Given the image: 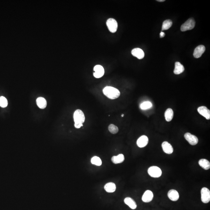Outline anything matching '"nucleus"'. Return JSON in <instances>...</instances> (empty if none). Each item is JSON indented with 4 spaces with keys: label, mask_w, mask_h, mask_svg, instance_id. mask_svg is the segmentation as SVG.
I'll list each match as a JSON object with an SVG mask.
<instances>
[{
    "label": "nucleus",
    "mask_w": 210,
    "mask_h": 210,
    "mask_svg": "<svg viewBox=\"0 0 210 210\" xmlns=\"http://www.w3.org/2000/svg\"><path fill=\"white\" fill-rule=\"evenodd\" d=\"M104 94L107 97L111 99H117L120 95L119 90L112 86H106L103 90Z\"/></svg>",
    "instance_id": "obj_1"
},
{
    "label": "nucleus",
    "mask_w": 210,
    "mask_h": 210,
    "mask_svg": "<svg viewBox=\"0 0 210 210\" xmlns=\"http://www.w3.org/2000/svg\"><path fill=\"white\" fill-rule=\"evenodd\" d=\"M75 124H82L85 122V117L84 113L80 109H78L74 114Z\"/></svg>",
    "instance_id": "obj_2"
},
{
    "label": "nucleus",
    "mask_w": 210,
    "mask_h": 210,
    "mask_svg": "<svg viewBox=\"0 0 210 210\" xmlns=\"http://www.w3.org/2000/svg\"><path fill=\"white\" fill-rule=\"evenodd\" d=\"M195 25V22L193 18H190L182 25L181 27V31L182 32H185L192 30L194 28Z\"/></svg>",
    "instance_id": "obj_3"
},
{
    "label": "nucleus",
    "mask_w": 210,
    "mask_h": 210,
    "mask_svg": "<svg viewBox=\"0 0 210 210\" xmlns=\"http://www.w3.org/2000/svg\"><path fill=\"white\" fill-rule=\"evenodd\" d=\"M147 172L150 176L154 178H158L162 174L161 169L157 166H152L150 167Z\"/></svg>",
    "instance_id": "obj_4"
},
{
    "label": "nucleus",
    "mask_w": 210,
    "mask_h": 210,
    "mask_svg": "<svg viewBox=\"0 0 210 210\" xmlns=\"http://www.w3.org/2000/svg\"><path fill=\"white\" fill-rule=\"evenodd\" d=\"M106 25L108 29L112 33H115L117 31L118 24L117 21L113 18H109L107 20Z\"/></svg>",
    "instance_id": "obj_5"
},
{
    "label": "nucleus",
    "mask_w": 210,
    "mask_h": 210,
    "mask_svg": "<svg viewBox=\"0 0 210 210\" xmlns=\"http://www.w3.org/2000/svg\"><path fill=\"white\" fill-rule=\"evenodd\" d=\"M201 200L205 204H207L210 201V191L207 188L204 187L201 191Z\"/></svg>",
    "instance_id": "obj_6"
},
{
    "label": "nucleus",
    "mask_w": 210,
    "mask_h": 210,
    "mask_svg": "<svg viewBox=\"0 0 210 210\" xmlns=\"http://www.w3.org/2000/svg\"><path fill=\"white\" fill-rule=\"evenodd\" d=\"M184 138L189 144L192 146H194L198 144V139L196 136L191 134L190 133H186L184 135Z\"/></svg>",
    "instance_id": "obj_7"
},
{
    "label": "nucleus",
    "mask_w": 210,
    "mask_h": 210,
    "mask_svg": "<svg viewBox=\"0 0 210 210\" xmlns=\"http://www.w3.org/2000/svg\"><path fill=\"white\" fill-rule=\"evenodd\" d=\"M95 72L93 76L97 78H99L102 77L104 74V69L102 66L97 65L94 67Z\"/></svg>",
    "instance_id": "obj_8"
},
{
    "label": "nucleus",
    "mask_w": 210,
    "mask_h": 210,
    "mask_svg": "<svg viewBox=\"0 0 210 210\" xmlns=\"http://www.w3.org/2000/svg\"><path fill=\"white\" fill-rule=\"evenodd\" d=\"M198 111L200 115L205 117L207 120L210 119V111L205 106H201L198 108Z\"/></svg>",
    "instance_id": "obj_9"
},
{
    "label": "nucleus",
    "mask_w": 210,
    "mask_h": 210,
    "mask_svg": "<svg viewBox=\"0 0 210 210\" xmlns=\"http://www.w3.org/2000/svg\"><path fill=\"white\" fill-rule=\"evenodd\" d=\"M149 139L147 136H142L140 137L137 141V144L138 147L142 148L147 146L148 143Z\"/></svg>",
    "instance_id": "obj_10"
},
{
    "label": "nucleus",
    "mask_w": 210,
    "mask_h": 210,
    "mask_svg": "<svg viewBox=\"0 0 210 210\" xmlns=\"http://www.w3.org/2000/svg\"><path fill=\"white\" fill-rule=\"evenodd\" d=\"M153 198V192L150 190H147L145 191L143 195L142 198L143 201L145 203L150 202L152 201Z\"/></svg>",
    "instance_id": "obj_11"
},
{
    "label": "nucleus",
    "mask_w": 210,
    "mask_h": 210,
    "mask_svg": "<svg viewBox=\"0 0 210 210\" xmlns=\"http://www.w3.org/2000/svg\"><path fill=\"white\" fill-rule=\"evenodd\" d=\"M205 50V48L204 45H199L195 49L193 53V56L195 58H199L202 56V55Z\"/></svg>",
    "instance_id": "obj_12"
},
{
    "label": "nucleus",
    "mask_w": 210,
    "mask_h": 210,
    "mask_svg": "<svg viewBox=\"0 0 210 210\" xmlns=\"http://www.w3.org/2000/svg\"><path fill=\"white\" fill-rule=\"evenodd\" d=\"M131 53L134 56L139 59L143 58L145 56V53L143 51L139 48H134L131 51Z\"/></svg>",
    "instance_id": "obj_13"
},
{
    "label": "nucleus",
    "mask_w": 210,
    "mask_h": 210,
    "mask_svg": "<svg viewBox=\"0 0 210 210\" xmlns=\"http://www.w3.org/2000/svg\"><path fill=\"white\" fill-rule=\"evenodd\" d=\"M162 146L163 150L165 153H167V154H171L172 153L174 149L172 146L167 141L163 142L162 143Z\"/></svg>",
    "instance_id": "obj_14"
},
{
    "label": "nucleus",
    "mask_w": 210,
    "mask_h": 210,
    "mask_svg": "<svg viewBox=\"0 0 210 210\" xmlns=\"http://www.w3.org/2000/svg\"><path fill=\"white\" fill-rule=\"evenodd\" d=\"M168 197L172 201H176L179 198V194L176 190H171L168 193Z\"/></svg>",
    "instance_id": "obj_15"
},
{
    "label": "nucleus",
    "mask_w": 210,
    "mask_h": 210,
    "mask_svg": "<svg viewBox=\"0 0 210 210\" xmlns=\"http://www.w3.org/2000/svg\"><path fill=\"white\" fill-rule=\"evenodd\" d=\"M184 71V66L182 65L179 62H176L175 64L174 73L175 74H179L183 73Z\"/></svg>",
    "instance_id": "obj_16"
},
{
    "label": "nucleus",
    "mask_w": 210,
    "mask_h": 210,
    "mask_svg": "<svg viewBox=\"0 0 210 210\" xmlns=\"http://www.w3.org/2000/svg\"><path fill=\"white\" fill-rule=\"evenodd\" d=\"M124 202L132 209H135L137 207L135 201L130 197H127L124 199Z\"/></svg>",
    "instance_id": "obj_17"
},
{
    "label": "nucleus",
    "mask_w": 210,
    "mask_h": 210,
    "mask_svg": "<svg viewBox=\"0 0 210 210\" xmlns=\"http://www.w3.org/2000/svg\"><path fill=\"white\" fill-rule=\"evenodd\" d=\"M36 103L40 109H45L47 106V100L45 98L42 97H40L37 99Z\"/></svg>",
    "instance_id": "obj_18"
},
{
    "label": "nucleus",
    "mask_w": 210,
    "mask_h": 210,
    "mask_svg": "<svg viewBox=\"0 0 210 210\" xmlns=\"http://www.w3.org/2000/svg\"><path fill=\"white\" fill-rule=\"evenodd\" d=\"M104 189L107 192L111 193L116 191V186L114 183H107L104 186Z\"/></svg>",
    "instance_id": "obj_19"
},
{
    "label": "nucleus",
    "mask_w": 210,
    "mask_h": 210,
    "mask_svg": "<svg viewBox=\"0 0 210 210\" xmlns=\"http://www.w3.org/2000/svg\"><path fill=\"white\" fill-rule=\"evenodd\" d=\"M124 156L122 154H119L116 156H113L111 158L112 161L116 164L122 163L124 161Z\"/></svg>",
    "instance_id": "obj_20"
},
{
    "label": "nucleus",
    "mask_w": 210,
    "mask_h": 210,
    "mask_svg": "<svg viewBox=\"0 0 210 210\" xmlns=\"http://www.w3.org/2000/svg\"><path fill=\"white\" fill-rule=\"evenodd\" d=\"M200 166L205 170H208L210 168V163L208 160L205 159H200L198 161Z\"/></svg>",
    "instance_id": "obj_21"
},
{
    "label": "nucleus",
    "mask_w": 210,
    "mask_h": 210,
    "mask_svg": "<svg viewBox=\"0 0 210 210\" xmlns=\"http://www.w3.org/2000/svg\"><path fill=\"white\" fill-rule=\"evenodd\" d=\"M165 117L166 120L169 122L172 120L174 117V112L171 108H168L165 113Z\"/></svg>",
    "instance_id": "obj_22"
},
{
    "label": "nucleus",
    "mask_w": 210,
    "mask_h": 210,
    "mask_svg": "<svg viewBox=\"0 0 210 210\" xmlns=\"http://www.w3.org/2000/svg\"><path fill=\"white\" fill-rule=\"evenodd\" d=\"M172 22L170 19H167L164 21L162 26V31L168 30L171 27Z\"/></svg>",
    "instance_id": "obj_23"
},
{
    "label": "nucleus",
    "mask_w": 210,
    "mask_h": 210,
    "mask_svg": "<svg viewBox=\"0 0 210 210\" xmlns=\"http://www.w3.org/2000/svg\"><path fill=\"white\" fill-rule=\"evenodd\" d=\"M91 163L92 164L97 166H100L102 164V161L100 158L98 156H94L91 159Z\"/></svg>",
    "instance_id": "obj_24"
},
{
    "label": "nucleus",
    "mask_w": 210,
    "mask_h": 210,
    "mask_svg": "<svg viewBox=\"0 0 210 210\" xmlns=\"http://www.w3.org/2000/svg\"><path fill=\"white\" fill-rule=\"evenodd\" d=\"M152 106L153 105L150 102L146 101L140 104V108L143 110H146L152 108Z\"/></svg>",
    "instance_id": "obj_25"
},
{
    "label": "nucleus",
    "mask_w": 210,
    "mask_h": 210,
    "mask_svg": "<svg viewBox=\"0 0 210 210\" xmlns=\"http://www.w3.org/2000/svg\"><path fill=\"white\" fill-rule=\"evenodd\" d=\"M108 130L111 134H117L119 131L118 128L115 124H111L109 125L108 127Z\"/></svg>",
    "instance_id": "obj_26"
},
{
    "label": "nucleus",
    "mask_w": 210,
    "mask_h": 210,
    "mask_svg": "<svg viewBox=\"0 0 210 210\" xmlns=\"http://www.w3.org/2000/svg\"><path fill=\"white\" fill-rule=\"evenodd\" d=\"M8 102L5 97L1 96L0 97V106L4 108L7 106Z\"/></svg>",
    "instance_id": "obj_27"
},
{
    "label": "nucleus",
    "mask_w": 210,
    "mask_h": 210,
    "mask_svg": "<svg viewBox=\"0 0 210 210\" xmlns=\"http://www.w3.org/2000/svg\"><path fill=\"white\" fill-rule=\"evenodd\" d=\"M74 126L77 129H79L81 127L83 126V124H74Z\"/></svg>",
    "instance_id": "obj_28"
},
{
    "label": "nucleus",
    "mask_w": 210,
    "mask_h": 210,
    "mask_svg": "<svg viewBox=\"0 0 210 210\" xmlns=\"http://www.w3.org/2000/svg\"><path fill=\"white\" fill-rule=\"evenodd\" d=\"M165 36V33L164 32H161L160 33V38H163Z\"/></svg>",
    "instance_id": "obj_29"
},
{
    "label": "nucleus",
    "mask_w": 210,
    "mask_h": 210,
    "mask_svg": "<svg viewBox=\"0 0 210 210\" xmlns=\"http://www.w3.org/2000/svg\"><path fill=\"white\" fill-rule=\"evenodd\" d=\"M165 0H158L157 1L160 2H164Z\"/></svg>",
    "instance_id": "obj_30"
},
{
    "label": "nucleus",
    "mask_w": 210,
    "mask_h": 210,
    "mask_svg": "<svg viewBox=\"0 0 210 210\" xmlns=\"http://www.w3.org/2000/svg\"><path fill=\"white\" fill-rule=\"evenodd\" d=\"M122 117H123V116H124V114H122Z\"/></svg>",
    "instance_id": "obj_31"
}]
</instances>
